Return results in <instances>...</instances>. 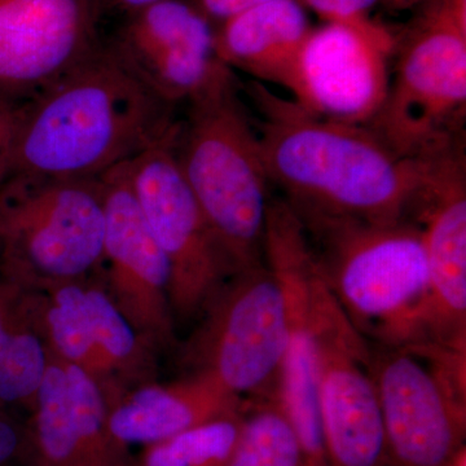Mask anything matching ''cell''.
<instances>
[{
    "label": "cell",
    "mask_w": 466,
    "mask_h": 466,
    "mask_svg": "<svg viewBox=\"0 0 466 466\" xmlns=\"http://www.w3.org/2000/svg\"><path fill=\"white\" fill-rule=\"evenodd\" d=\"M247 92L269 182L294 211L376 223L412 219L431 157L398 155L366 126L311 115L260 82Z\"/></svg>",
    "instance_id": "6da1fadb"
},
{
    "label": "cell",
    "mask_w": 466,
    "mask_h": 466,
    "mask_svg": "<svg viewBox=\"0 0 466 466\" xmlns=\"http://www.w3.org/2000/svg\"><path fill=\"white\" fill-rule=\"evenodd\" d=\"M177 122L175 106L103 42L82 66L23 104L11 174L100 179L167 139Z\"/></svg>",
    "instance_id": "7a4b0ae2"
},
{
    "label": "cell",
    "mask_w": 466,
    "mask_h": 466,
    "mask_svg": "<svg viewBox=\"0 0 466 466\" xmlns=\"http://www.w3.org/2000/svg\"><path fill=\"white\" fill-rule=\"evenodd\" d=\"M174 150L235 275L263 265L272 184L235 75L189 101Z\"/></svg>",
    "instance_id": "3957f363"
},
{
    "label": "cell",
    "mask_w": 466,
    "mask_h": 466,
    "mask_svg": "<svg viewBox=\"0 0 466 466\" xmlns=\"http://www.w3.org/2000/svg\"><path fill=\"white\" fill-rule=\"evenodd\" d=\"M296 214L325 284L359 332L383 346L419 342L429 269L415 220Z\"/></svg>",
    "instance_id": "277c9868"
},
{
    "label": "cell",
    "mask_w": 466,
    "mask_h": 466,
    "mask_svg": "<svg viewBox=\"0 0 466 466\" xmlns=\"http://www.w3.org/2000/svg\"><path fill=\"white\" fill-rule=\"evenodd\" d=\"M394 55L388 95L367 127L408 158L464 142L466 0L420 5Z\"/></svg>",
    "instance_id": "5b68a950"
},
{
    "label": "cell",
    "mask_w": 466,
    "mask_h": 466,
    "mask_svg": "<svg viewBox=\"0 0 466 466\" xmlns=\"http://www.w3.org/2000/svg\"><path fill=\"white\" fill-rule=\"evenodd\" d=\"M104 229L101 177L11 174L0 187V278L41 290L96 274Z\"/></svg>",
    "instance_id": "8992f818"
},
{
    "label": "cell",
    "mask_w": 466,
    "mask_h": 466,
    "mask_svg": "<svg viewBox=\"0 0 466 466\" xmlns=\"http://www.w3.org/2000/svg\"><path fill=\"white\" fill-rule=\"evenodd\" d=\"M198 320L182 349L188 373L244 403L276 397L288 315L283 287L266 262L233 275Z\"/></svg>",
    "instance_id": "52a82bcc"
},
{
    "label": "cell",
    "mask_w": 466,
    "mask_h": 466,
    "mask_svg": "<svg viewBox=\"0 0 466 466\" xmlns=\"http://www.w3.org/2000/svg\"><path fill=\"white\" fill-rule=\"evenodd\" d=\"M465 352L429 342L372 352L386 452L398 466H447L461 450Z\"/></svg>",
    "instance_id": "ba28073f"
},
{
    "label": "cell",
    "mask_w": 466,
    "mask_h": 466,
    "mask_svg": "<svg viewBox=\"0 0 466 466\" xmlns=\"http://www.w3.org/2000/svg\"><path fill=\"white\" fill-rule=\"evenodd\" d=\"M177 127L167 139L127 162L126 170L150 232L170 266V302L177 325L200 318L235 272L177 164Z\"/></svg>",
    "instance_id": "9c48e42d"
},
{
    "label": "cell",
    "mask_w": 466,
    "mask_h": 466,
    "mask_svg": "<svg viewBox=\"0 0 466 466\" xmlns=\"http://www.w3.org/2000/svg\"><path fill=\"white\" fill-rule=\"evenodd\" d=\"M32 291L51 357L90 376L106 406L157 380V350L116 308L101 269L81 280Z\"/></svg>",
    "instance_id": "30bf717a"
},
{
    "label": "cell",
    "mask_w": 466,
    "mask_h": 466,
    "mask_svg": "<svg viewBox=\"0 0 466 466\" xmlns=\"http://www.w3.org/2000/svg\"><path fill=\"white\" fill-rule=\"evenodd\" d=\"M311 306L327 466H381L388 453L372 351L330 293L318 263Z\"/></svg>",
    "instance_id": "8fae6325"
},
{
    "label": "cell",
    "mask_w": 466,
    "mask_h": 466,
    "mask_svg": "<svg viewBox=\"0 0 466 466\" xmlns=\"http://www.w3.org/2000/svg\"><path fill=\"white\" fill-rule=\"evenodd\" d=\"M263 256L266 265L278 276L287 303V345L276 400L299 438L303 466H327L311 306L317 259L305 227L284 198H272L269 202Z\"/></svg>",
    "instance_id": "7c38bea8"
},
{
    "label": "cell",
    "mask_w": 466,
    "mask_h": 466,
    "mask_svg": "<svg viewBox=\"0 0 466 466\" xmlns=\"http://www.w3.org/2000/svg\"><path fill=\"white\" fill-rule=\"evenodd\" d=\"M395 42L376 21L312 27L283 88L311 115L367 127L388 95Z\"/></svg>",
    "instance_id": "4fadbf2b"
},
{
    "label": "cell",
    "mask_w": 466,
    "mask_h": 466,
    "mask_svg": "<svg viewBox=\"0 0 466 466\" xmlns=\"http://www.w3.org/2000/svg\"><path fill=\"white\" fill-rule=\"evenodd\" d=\"M97 0H0V100L24 104L90 58Z\"/></svg>",
    "instance_id": "5bb4252c"
},
{
    "label": "cell",
    "mask_w": 466,
    "mask_h": 466,
    "mask_svg": "<svg viewBox=\"0 0 466 466\" xmlns=\"http://www.w3.org/2000/svg\"><path fill=\"white\" fill-rule=\"evenodd\" d=\"M103 262L106 290L126 319L158 352L177 343L170 302V266L150 232L128 182L126 164L101 177Z\"/></svg>",
    "instance_id": "9a60e30c"
},
{
    "label": "cell",
    "mask_w": 466,
    "mask_h": 466,
    "mask_svg": "<svg viewBox=\"0 0 466 466\" xmlns=\"http://www.w3.org/2000/svg\"><path fill=\"white\" fill-rule=\"evenodd\" d=\"M108 43L135 76L174 106L235 75L218 57L216 27L189 0H161L127 15Z\"/></svg>",
    "instance_id": "2e32d148"
},
{
    "label": "cell",
    "mask_w": 466,
    "mask_h": 466,
    "mask_svg": "<svg viewBox=\"0 0 466 466\" xmlns=\"http://www.w3.org/2000/svg\"><path fill=\"white\" fill-rule=\"evenodd\" d=\"M464 143L431 158L412 219L428 258L429 288L419 342L466 348V155Z\"/></svg>",
    "instance_id": "e0dca14e"
},
{
    "label": "cell",
    "mask_w": 466,
    "mask_h": 466,
    "mask_svg": "<svg viewBox=\"0 0 466 466\" xmlns=\"http://www.w3.org/2000/svg\"><path fill=\"white\" fill-rule=\"evenodd\" d=\"M34 431L45 466H112L118 441L108 406L84 370L51 357L34 397Z\"/></svg>",
    "instance_id": "ac0fdd59"
},
{
    "label": "cell",
    "mask_w": 466,
    "mask_h": 466,
    "mask_svg": "<svg viewBox=\"0 0 466 466\" xmlns=\"http://www.w3.org/2000/svg\"><path fill=\"white\" fill-rule=\"evenodd\" d=\"M244 404L207 377L187 373L173 382L144 383L116 398L108 404L109 431L119 444L158 443L241 412Z\"/></svg>",
    "instance_id": "d6986e66"
},
{
    "label": "cell",
    "mask_w": 466,
    "mask_h": 466,
    "mask_svg": "<svg viewBox=\"0 0 466 466\" xmlns=\"http://www.w3.org/2000/svg\"><path fill=\"white\" fill-rule=\"evenodd\" d=\"M311 30L299 0H272L216 26V50L233 73L283 87Z\"/></svg>",
    "instance_id": "ffe728a7"
},
{
    "label": "cell",
    "mask_w": 466,
    "mask_h": 466,
    "mask_svg": "<svg viewBox=\"0 0 466 466\" xmlns=\"http://www.w3.org/2000/svg\"><path fill=\"white\" fill-rule=\"evenodd\" d=\"M50 358L32 291L0 278V406L32 407Z\"/></svg>",
    "instance_id": "44dd1931"
},
{
    "label": "cell",
    "mask_w": 466,
    "mask_h": 466,
    "mask_svg": "<svg viewBox=\"0 0 466 466\" xmlns=\"http://www.w3.org/2000/svg\"><path fill=\"white\" fill-rule=\"evenodd\" d=\"M245 412L219 417L153 443L144 466H228L240 441Z\"/></svg>",
    "instance_id": "7402d4cb"
},
{
    "label": "cell",
    "mask_w": 466,
    "mask_h": 466,
    "mask_svg": "<svg viewBox=\"0 0 466 466\" xmlns=\"http://www.w3.org/2000/svg\"><path fill=\"white\" fill-rule=\"evenodd\" d=\"M228 466H303L299 438L276 397L260 400L244 417Z\"/></svg>",
    "instance_id": "603a6c76"
},
{
    "label": "cell",
    "mask_w": 466,
    "mask_h": 466,
    "mask_svg": "<svg viewBox=\"0 0 466 466\" xmlns=\"http://www.w3.org/2000/svg\"><path fill=\"white\" fill-rule=\"evenodd\" d=\"M303 7L311 9L325 23L367 26L375 23L370 12L381 0H299Z\"/></svg>",
    "instance_id": "cb8c5ba5"
},
{
    "label": "cell",
    "mask_w": 466,
    "mask_h": 466,
    "mask_svg": "<svg viewBox=\"0 0 466 466\" xmlns=\"http://www.w3.org/2000/svg\"><path fill=\"white\" fill-rule=\"evenodd\" d=\"M21 110L23 104L0 100V187L11 174Z\"/></svg>",
    "instance_id": "d4e9b609"
},
{
    "label": "cell",
    "mask_w": 466,
    "mask_h": 466,
    "mask_svg": "<svg viewBox=\"0 0 466 466\" xmlns=\"http://www.w3.org/2000/svg\"><path fill=\"white\" fill-rule=\"evenodd\" d=\"M213 25H220L248 9L272 0H189Z\"/></svg>",
    "instance_id": "484cf974"
},
{
    "label": "cell",
    "mask_w": 466,
    "mask_h": 466,
    "mask_svg": "<svg viewBox=\"0 0 466 466\" xmlns=\"http://www.w3.org/2000/svg\"><path fill=\"white\" fill-rule=\"evenodd\" d=\"M21 443L20 429L9 416L8 408L0 406V466L7 464L17 455Z\"/></svg>",
    "instance_id": "4316f807"
},
{
    "label": "cell",
    "mask_w": 466,
    "mask_h": 466,
    "mask_svg": "<svg viewBox=\"0 0 466 466\" xmlns=\"http://www.w3.org/2000/svg\"><path fill=\"white\" fill-rule=\"evenodd\" d=\"M101 9L112 8L131 15L161 0H97Z\"/></svg>",
    "instance_id": "83f0119b"
},
{
    "label": "cell",
    "mask_w": 466,
    "mask_h": 466,
    "mask_svg": "<svg viewBox=\"0 0 466 466\" xmlns=\"http://www.w3.org/2000/svg\"><path fill=\"white\" fill-rule=\"evenodd\" d=\"M381 2L383 5H388V7L401 11V9L420 7V5H425L429 0H381Z\"/></svg>",
    "instance_id": "f1b7e54d"
}]
</instances>
